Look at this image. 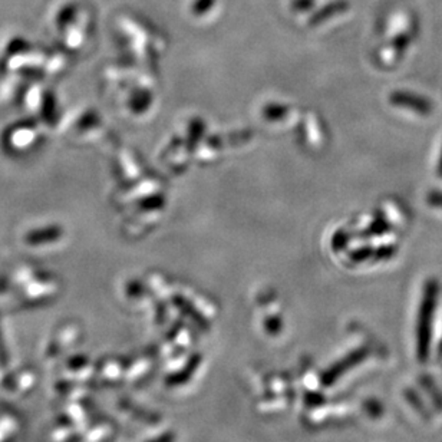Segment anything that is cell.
<instances>
[{
    "mask_svg": "<svg viewBox=\"0 0 442 442\" xmlns=\"http://www.w3.org/2000/svg\"><path fill=\"white\" fill-rule=\"evenodd\" d=\"M393 101L396 103H400V105H404L405 108H409V110H414L417 112H421V114H426V112H430L431 110V103L421 98V97H417V95H410V94H400V95H395L393 97Z\"/></svg>",
    "mask_w": 442,
    "mask_h": 442,
    "instance_id": "6da1fadb",
    "label": "cell"
},
{
    "mask_svg": "<svg viewBox=\"0 0 442 442\" xmlns=\"http://www.w3.org/2000/svg\"><path fill=\"white\" fill-rule=\"evenodd\" d=\"M439 173H441V175H442V160H441V167H439Z\"/></svg>",
    "mask_w": 442,
    "mask_h": 442,
    "instance_id": "7a4b0ae2",
    "label": "cell"
}]
</instances>
